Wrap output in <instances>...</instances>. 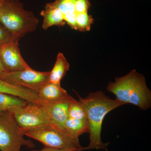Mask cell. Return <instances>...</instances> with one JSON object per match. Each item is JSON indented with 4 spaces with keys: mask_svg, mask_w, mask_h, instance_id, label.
Masks as SVG:
<instances>
[{
    "mask_svg": "<svg viewBox=\"0 0 151 151\" xmlns=\"http://www.w3.org/2000/svg\"><path fill=\"white\" fill-rule=\"evenodd\" d=\"M76 0H55L52 4L58 8L63 14V17L76 14L75 5Z\"/></svg>",
    "mask_w": 151,
    "mask_h": 151,
    "instance_id": "ac0fdd59",
    "label": "cell"
},
{
    "mask_svg": "<svg viewBox=\"0 0 151 151\" xmlns=\"http://www.w3.org/2000/svg\"><path fill=\"white\" fill-rule=\"evenodd\" d=\"M26 136L43 144L45 147L55 148L82 151L78 138L75 137L52 124H48L23 132Z\"/></svg>",
    "mask_w": 151,
    "mask_h": 151,
    "instance_id": "277c9868",
    "label": "cell"
},
{
    "mask_svg": "<svg viewBox=\"0 0 151 151\" xmlns=\"http://www.w3.org/2000/svg\"><path fill=\"white\" fill-rule=\"evenodd\" d=\"M0 92L17 96L28 102H32L35 97V92L32 90L12 84L1 78Z\"/></svg>",
    "mask_w": 151,
    "mask_h": 151,
    "instance_id": "7c38bea8",
    "label": "cell"
},
{
    "mask_svg": "<svg viewBox=\"0 0 151 151\" xmlns=\"http://www.w3.org/2000/svg\"><path fill=\"white\" fill-rule=\"evenodd\" d=\"M3 1H4V0H0V6L1 5V4L2 3Z\"/></svg>",
    "mask_w": 151,
    "mask_h": 151,
    "instance_id": "603a6c76",
    "label": "cell"
},
{
    "mask_svg": "<svg viewBox=\"0 0 151 151\" xmlns=\"http://www.w3.org/2000/svg\"><path fill=\"white\" fill-rule=\"evenodd\" d=\"M70 64L63 53L59 52L53 68L50 73L49 81L56 84H60V81L69 69Z\"/></svg>",
    "mask_w": 151,
    "mask_h": 151,
    "instance_id": "4fadbf2b",
    "label": "cell"
},
{
    "mask_svg": "<svg viewBox=\"0 0 151 151\" xmlns=\"http://www.w3.org/2000/svg\"><path fill=\"white\" fill-rule=\"evenodd\" d=\"M107 89L124 105L132 104L145 111L151 108L150 90L145 76L135 69L124 76L116 77L114 82L108 84Z\"/></svg>",
    "mask_w": 151,
    "mask_h": 151,
    "instance_id": "7a4b0ae2",
    "label": "cell"
},
{
    "mask_svg": "<svg viewBox=\"0 0 151 151\" xmlns=\"http://www.w3.org/2000/svg\"><path fill=\"white\" fill-rule=\"evenodd\" d=\"M28 102L17 96L0 92V113L12 112L17 108L24 107Z\"/></svg>",
    "mask_w": 151,
    "mask_h": 151,
    "instance_id": "5bb4252c",
    "label": "cell"
},
{
    "mask_svg": "<svg viewBox=\"0 0 151 151\" xmlns=\"http://www.w3.org/2000/svg\"><path fill=\"white\" fill-rule=\"evenodd\" d=\"M68 118L87 120L85 108L79 101L75 100L70 103L68 110Z\"/></svg>",
    "mask_w": 151,
    "mask_h": 151,
    "instance_id": "2e32d148",
    "label": "cell"
},
{
    "mask_svg": "<svg viewBox=\"0 0 151 151\" xmlns=\"http://www.w3.org/2000/svg\"><path fill=\"white\" fill-rule=\"evenodd\" d=\"M41 99L46 103H52L67 98L70 96L60 84L48 81L38 92Z\"/></svg>",
    "mask_w": 151,
    "mask_h": 151,
    "instance_id": "8fae6325",
    "label": "cell"
},
{
    "mask_svg": "<svg viewBox=\"0 0 151 151\" xmlns=\"http://www.w3.org/2000/svg\"><path fill=\"white\" fill-rule=\"evenodd\" d=\"M10 113L22 133L51 124L41 105L32 102H28L24 107L17 108Z\"/></svg>",
    "mask_w": 151,
    "mask_h": 151,
    "instance_id": "8992f818",
    "label": "cell"
},
{
    "mask_svg": "<svg viewBox=\"0 0 151 151\" xmlns=\"http://www.w3.org/2000/svg\"><path fill=\"white\" fill-rule=\"evenodd\" d=\"M78 30L80 32L89 31L94 22V19L88 12L76 14V17Z\"/></svg>",
    "mask_w": 151,
    "mask_h": 151,
    "instance_id": "e0dca14e",
    "label": "cell"
},
{
    "mask_svg": "<svg viewBox=\"0 0 151 151\" xmlns=\"http://www.w3.org/2000/svg\"><path fill=\"white\" fill-rule=\"evenodd\" d=\"M75 99L70 95L63 100L55 102H44L41 106L46 113L50 124L64 130V124L68 119V106Z\"/></svg>",
    "mask_w": 151,
    "mask_h": 151,
    "instance_id": "9c48e42d",
    "label": "cell"
},
{
    "mask_svg": "<svg viewBox=\"0 0 151 151\" xmlns=\"http://www.w3.org/2000/svg\"><path fill=\"white\" fill-rule=\"evenodd\" d=\"M64 130L75 137L85 133H89V127L87 120L68 118L64 124Z\"/></svg>",
    "mask_w": 151,
    "mask_h": 151,
    "instance_id": "9a60e30c",
    "label": "cell"
},
{
    "mask_svg": "<svg viewBox=\"0 0 151 151\" xmlns=\"http://www.w3.org/2000/svg\"><path fill=\"white\" fill-rule=\"evenodd\" d=\"M0 22L14 36L20 39L36 29L39 20L27 10L20 0H4L0 6Z\"/></svg>",
    "mask_w": 151,
    "mask_h": 151,
    "instance_id": "3957f363",
    "label": "cell"
},
{
    "mask_svg": "<svg viewBox=\"0 0 151 151\" xmlns=\"http://www.w3.org/2000/svg\"><path fill=\"white\" fill-rule=\"evenodd\" d=\"M91 6L89 0H76L75 5L76 13L88 12Z\"/></svg>",
    "mask_w": 151,
    "mask_h": 151,
    "instance_id": "ffe728a7",
    "label": "cell"
},
{
    "mask_svg": "<svg viewBox=\"0 0 151 151\" xmlns=\"http://www.w3.org/2000/svg\"><path fill=\"white\" fill-rule=\"evenodd\" d=\"M40 15L43 17L42 26L44 29H47L53 26L63 27L65 24L63 14L52 3L45 5Z\"/></svg>",
    "mask_w": 151,
    "mask_h": 151,
    "instance_id": "30bf717a",
    "label": "cell"
},
{
    "mask_svg": "<svg viewBox=\"0 0 151 151\" xmlns=\"http://www.w3.org/2000/svg\"><path fill=\"white\" fill-rule=\"evenodd\" d=\"M19 40V39L13 35L0 22V46L9 42Z\"/></svg>",
    "mask_w": 151,
    "mask_h": 151,
    "instance_id": "d6986e66",
    "label": "cell"
},
{
    "mask_svg": "<svg viewBox=\"0 0 151 151\" xmlns=\"http://www.w3.org/2000/svg\"><path fill=\"white\" fill-rule=\"evenodd\" d=\"M19 41H12L0 46V60L6 72L31 68L21 54Z\"/></svg>",
    "mask_w": 151,
    "mask_h": 151,
    "instance_id": "ba28073f",
    "label": "cell"
},
{
    "mask_svg": "<svg viewBox=\"0 0 151 151\" xmlns=\"http://www.w3.org/2000/svg\"><path fill=\"white\" fill-rule=\"evenodd\" d=\"M24 136L10 112L0 113L1 151H21L22 146L34 148V143L30 140L25 139Z\"/></svg>",
    "mask_w": 151,
    "mask_h": 151,
    "instance_id": "5b68a950",
    "label": "cell"
},
{
    "mask_svg": "<svg viewBox=\"0 0 151 151\" xmlns=\"http://www.w3.org/2000/svg\"><path fill=\"white\" fill-rule=\"evenodd\" d=\"M32 151H81L78 150H63V149H60L50 147H45L43 149L40 150H34Z\"/></svg>",
    "mask_w": 151,
    "mask_h": 151,
    "instance_id": "44dd1931",
    "label": "cell"
},
{
    "mask_svg": "<svg viewBox=\"0 0 151 151\" xmlns=\"http://www.w3.org/2000/svg\"><path fill=\"white\" fill-rule=\"evenodd\" d=\"M6 72L4 66H3L2 63L1 61L0 60V78H1L2 76Z\"/></svg>",
    "mask_w": 151,
    "mask_h": 151,
    "instance_id": "7402d4cb",
    "label": "cell"
},
{
    "mask_svg": "<svg viewBox=\"0 0 151 151\" xmlns=\"http://www.w3.org/2000/svg\"><path fill=\"white\" fill-rule=\"evenodd\" d=\"M77 95L78 101L85 108L89 124L90 142L84 150L101 149L108 151L107 147L109 143L105 144L101 140L103 120L109 112L124 104L116 99H111L102 91L89 93L84 98Z\"/></svg>",
    "mask_w": 151,
    "mask_h": 151,
    "instance_id": "6da1fadb",
    "label": "cell"
},
{
    "mask_svg": "<svg viewBox=\"0 0 151 151\" xmlns=\"http://www.w3.org/2000/svg\"><path fill=\"white\" fill-rule=\"evenodd\" d=\"M50 71H37L32 68L6 72L2 76L5 81L37 92L49 81Z\"/></svg>",
    "mask_w": 151,
    "mask_h": 151,
    "instance_id": "52a82bcc",
    "label": "cell"
}]
</instances>
